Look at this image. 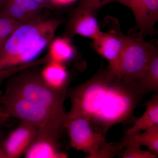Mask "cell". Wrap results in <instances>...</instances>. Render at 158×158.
<instances>
[{
  "instance_id": "cell-22",
  "label": "cell",
  "mask_w": 158,
  "mask_h": 158,
  "mask_svg": "<svg viewBox=\"0 0 158 158\" xmlns=\"http://www.w3.org/2000/svg\"><path fill=\"white\" fill-rule=\"evenodd\" d=\"M36 2L44 8H50L55 6L54 0H34Z\"/></svg>"
},
{
  "instance_id": "cell-3",
  "label": "cell",
  "mask_w": 158,
  "mask_h": 158,
  "mask_svg": "<svg viewBox=\"0 0 158 158\" xmlns=\"http://www.w3.org/2000/svg\"><path fill=\"white\" fill-rule=\"evenodd\" d=\"M67 91L51 88L43 80L40 73L29 71L9 79L5 93L33 102L65 119L64 104Z\"/></svg>"
},
{
  "instance_id": "cell-15",
  "label": "cell",
  "mask_w": 158,
  "mask_h": 158,
  "mask_svg": "<svg viewBox=\"0 0 158 158\" xmlns=\"http://www.w3.org/2000/svg\"><path fill=\"white\" fill-rule=\"evenodd\" d=\"M68 38H58L50 43L49 58L50 62L64 64L74 56V48Z\"/></svg>"
},
{
  "instance_id": "cell-16",
  "label": "cell",
  "mask_w": 158,
  "mask_h": 158,
  "mask_svg": "<svg viewBox=\"0 0 158 158\" xmlns=\"http://www.w3.org/2000/svg\"><path fill=\"white\" fill-rule=\"evenodd\" d=\"M0 11L23 24L36 22L43 19L30 14L11 0H3L0 3Z\"/></svg>"
},
{
  "instance_id": "cell-7",
  "label": "cell",
  "mask_w": 158,
  "mask_h": 158,
  "mask_svg": "<svg viewBox=\"0 0 158 158\" xmlns=\"http://www.w3.org/2000/svg\"><path fill=\"white\" fill-rule=\"evenodd\" d=\"M95 9L82 0L71 15L67 31L69 37L79 35L94 40L102 34L99 27Z\"/></svg>"
},
{
  "instance_id": "cell-19",
  "label": "cell",
  "mask_w": 158,
  "mask_h": 158,
  "mask_svg": "<svg viewBox=\"0 0 158 158\" xmlns=\"http://www.w3.org/2000/svg\"><path fill=\"white\" fill-rule=\"evenodd\" d=\"M22 24L0 11V49L14 31Z\"/></svg>"
},
{
  "instance_id": "cell-23",
  "label": "cell",
  "mask_w": 158,
  "mask_h": 158,
  "mask_svg": "<svg viewBox=\"0 0 158 158\" xmlns=\"http://www.w3.org/2000/svg\"><path fill=\"white\" fill-rule=\"evenodd\" d=\"M75 0H54L55 6L65 5L72 2Z\"/></svg>"
},
{
  "instance_id": "cell-17",
  "label": "cell",
  "mask_w": 158,
  "mask_h": 158,
  "mask_svg": "<svg viewBox=\"0 0 158 158\" xmlns=\"http://www.w3.org/2000/svg\"><path fill=\"white\" fill-rule=\"evenodd\" d=\"M126 137H129L141 147H147L151 152L158 156V126Z\"/></svg>"
},
{
  "instance_id": "cell-24",
  "label": "cell",
  "mask_w": 158,
  "mask_h": 158,
  "mask_svg": "<svg viewBox=\"0 0 158 158\" xmlns=\"http://www.w3.org/2000/svg\"><path fill=\"white\" fill-rule=\"evenodd\" d=\"M7 118H8V117H7V116H6L4 113H3L1 110H0V127L1 126V125H2L3 122L5 121L6 119H7ZM1 131H0V141H1Z\"/></svg>"
},
{
  "instance_id": "cell-12",
  "label": "cell",
  "mask_w": 158,
  "mask_h": 158,
  "mask_svg": "<svg viewBox=\"0 0 158 158\" xmlns=\"http://www.w3.org/2000/svg\"><path fill=\"white\" fill-rule=\"evenodd\" d=\"M146 108L143 115L136 118L132 127L126 131L124 136H130L142 131L158 126V94H155L145 103Z\"/></svg>"
},
{
  "instance_id": "cell-11",
  "label": "cell",
  "mask_w": 158,
  "mask_h": 158,
  "mask_svg": "<svg viewBox=\"0 0 158 158\" xmlns=\"http://www.w3.org/2000/svg\"><path fill=\"white\" fill-rule=\"evenodd\" d=\"M59 137L52 133L38 129L37 137L24 154L26 158H65L68 156L60 151Z\"/></svg>"
},
{
  "instance_id": "cell-18",
  "label": "cell",
  "mask_w": 158,
  "mask_h": 158,
  "mask_svg": "<svg viewBox=\"0 0 158 158\" xmlns=\"http://www.w3.org/2000/svg\"><path fill=\"white\" fill-rule=\"evenodd\" d=\"M121 141L125 148L122 154L123 158H157L158 156L148 151L141 149V146L133 141L131 138L124 136Z\"/></svg>"
},
{
  "instance_id": "cell-1",
  "label": "cell",
  "mask_w": 158,
  "mask_h": 158,
  "mask_svg": "<svg viewBox=\"0 0 158 158\" xmlns=\"http://www.w3.org/2000/svg\"><path fill=\"white\" fill-rule=\"evenodd\" d=\"M146 94L137 82L119 77L110 68L67 90L70 110L65 117H81L105 136L113 126L134 123V112Z\"/></svg>"
},
{
  "instance_id": "cell-14",
  "label": "cell",
  "mask_w": 158,
  "mask_h": 158,
  "mask_svg": "<svg viewBox=\"0 0 158 158\" xmlns=\"http://www.w3.org/2000/svg\"><path fill=\"white\" fill-rule=\"evenodd\" d=\"M145 94L158 91V51L155 46L146 69L141 79L138 82Z\"/></svg>"
},
{
  "instance_id": "cell-13",
  "label": "cell",
  "mask_w": 158,
  "mask_h": 158,
  "mask_svg": "<svg viewBox=\"0 0 158 158\" xmlns=\"http://www.w3.org/2000/svg\"><path fill=\"white\" fill-rule=\"evenodd\" d=\"M46 84L54 89H67L68 74L63 64L50 62L40 73Z\"/></svg>"
},
{
  "instance_id": "cell-6",
  "label": "cell",
  "mask_w": 158,
  "mask_h": 158,
  "mask_svg": "<svg viewBox=\"0 0 158 158\" xmlns=\"http://www.w3.org/2000/svg\"><path fill=\"white\" fill-rule=\"evenodd\" d=\"M155 46L143 37L127 36L120 61L118 75L126 80L138 82L146 69Z\"/></svg>"
},
{
  "instance_id": "cell-5",
  "label": "cell",
  "mask_w": 158,
  "mask_h": 158,
  "mask_svg": "<svg viewBox=\"0 0 158 158\" xmlns=\"http://www.w3.org/2000/svg\"><path fill=\"white\" fill-rule=\"evenodd\" d=\"M0 110L8 118H18L35 125L39 129L60 135L64 129L65 118L44 107L19 97L4 93L0 98Z\"/></svg>"
},
{
  "instance_id": "cell-10",
  "label": "cell",
  "mask_w": 158,
  "mask_h": 158,
  "mask_svg": "<svg viewBox=\"0 0 158 158\" xmlns=\"http://www.w3.org/2000/svg\"><path fill=\"white\" fill-rule=\"evenodd\" d=\"M127 6L134 15L139 36H153L158 20V0H128Z\"/></svg>"
},
{
  "instance_id": "cell-25",
  "label": "cell",
  "mask_w": 158,
  "mask_h": 158,
  "mask_svg": "<svg viewBox=\"0 0 158 158\" xmlns=\"http://www.w3.org/2000/svg\"><path fill=\"white\" fill-rule=\"evenodd\" d=\"M0 158H6V156L3 152L1 145H0Z\"/></svg>"
},
{
  "instance_id": "cell-21",
  "label": "cell",
  "mask_w": 158,
  "mask_h": 158,
  "mask_svg": "<svg viewBox=\"0 0 158 158\" xmlns=\"http://www.w3.org/2000/svg\"><path fill=\"white\" fill-rule=\"evenodd\" d=\"M87 4L91 8L98 10L103 7L105 5L112 2H117L127 6L128 0H84Z\"/></svg>"
},
{
  "instance_id": "cell-2",
  "label": "cell",
  "mask_w": 158,
  "mask_h": 158,
  "mask_svg": "<svg viewBox=\"0 0 158 158\" xmlns=\"http://www.w3.org/2000/svg\"><path fill=\"white\" fill-rule=\"evenodd\" d=\"M61 23L58 20L43 19L17 28L0 49V79L14 67L37 56L53 40Z\"/></svg>"
},
{
  "instance_id": "cell-20",
  "label": "cell",
  "mask_w": 158,
  "mask_h": 158,
  "mask_svg": "<svg viewBox=\"0 0 158 158\" xmlns=\"http://www.w3.org/2000/svg\"><path fill=\"white\" fill-rule=\"evenodd\" d=\"M17 4L21 8L30 14L37 16L42 17L41 14L43 9L34 0H11Z\"/></svg>"
},
{
  "instance_id": "cell-4",
  "label": "cell",
  "mask_w": 158,
  "mask_h": 158,
  "mask_svg": "<svg viewBox=\"0 0 158 158\" xmlns=\"http://www.w3.org/2000/svg\"><path fill=\"white\" fill-rule=\"evenodd\" d=\"M64 128L67 130L72 147L87 153L89 158H110L119 156L124 148L120 141L109 143L106 136L93 128L86 118L65 117Z\"/></svg>"
},
{
  "instance_id": "cell-26",
  "label": "cell",
  "mask_w": 158,
  "mask_h": 158,
  "mask_svg": "<svg viewBox=\"0 0 158 158\" xmlns=\"http://www.w3.org/2000/svg\"><path fill=\"white\" fill-rule=\"evenodd\" d=\"M3 0H0V3H1V2H2V1Z\"/></svg>"
},
{
  "instance_id": "cell-8",
  "label": "cell",
  "mask_w": 158,
  "mask_h": 158,
  "mask_svg": "<svg viewBox=\"0 0 158 158\" xmlns=\"http://www.w3.org/2000/svg\"><path fill=\"white\" fill-rule=\"evenodd\" d=\"M127 36L117 27V29L103 32L97 39L93 40L94 48L107 60L109 68L118 75L120 59Z\"/></svg>"
},
{
  "instance_id": "cell-9",
  "label": "cell",
  "mask_w": 158,
  "mask_h": 158,
  "mask_svg": "<svg viewBox=\"0 0 158 158\" xmlns=\"http://www.w3.org/2000/svg\"><path fill=\"white\" fill-rule=\"evenodd\" d=\"M38 127L22 121L3 142L2 149L6 158H18L24 154L37 137Z\"/></svg>"
}]
</instances>
